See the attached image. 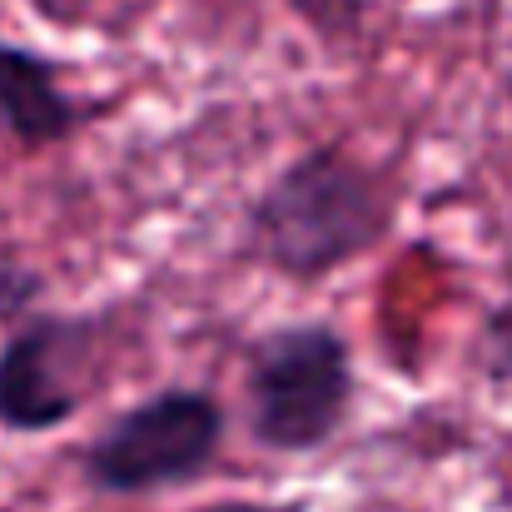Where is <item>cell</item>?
<instances>
[{"mask_svg": "<svg viewBox=\"0 0 512 512\" xmlns=\"http://www.w3.org/2000/svg\"><path fill=\"white\" fill-rule=\"evenodd\" d=\"M393 229V184L343 145H309L269 174L244 214L239 249L289 284H324Z\"/></svg>", "mask_w": 512, "mask_h": 512, "instance_id": "6da1fadb", "label": "cell"}, {"mask_svg": "<svg viewBox=\"0 0 512 512\" xmlns=\"http://www.w3.org/2000/svg\"><path fill=\"white\" fill-rule=\"evenodd\" d=\"M358 408V358L334 319H289L244 343V438L269 458L329 448Z\"/></svg>", "mask_w": 512, "mask_h": 512, "instance_id": "7a4b0ae2", "label": "cell"}, {"mask_svg": "<svg viewBox=\"0 0 512 512\" xmlns=\"http://www.w3.org/2000/svg\"><path fill=\"white\" fill-rule=\"evenodd\" d=\"M229 443V408L204 383H165L115 408L80 448L75 473L95 498H155L209 478Z\"/></svg>", "mask_w": 512, "mask_h": 512, "instance_id": "3957f363", "label": "cell"}, {"mask_svg": "<svg viewBox=\"0 0 512 512\" xmlns=\"http://www.w3.org/2000/svg\"><path fill=\"white\" fill-rule=\"evenodd\" d=\"M105 319L35 309L0 339V433L40 438L75 423L100 388Z\"/></svg>", "mask_w": 512, "mask_h": 512, "instance_id": "277c9868", "label": "cell"}, {"mask_svg": "<svg viewBox=\"0 0 512 512\" xmlns=\"http://www.w3.org/2000/svg\"><path fill=\"white\" fill-rule=\"evenodd\" d=\"M95 110L65 85V60L0 40V130L20 150H50L85 130Z\"/></svg>", "mask_w": 512, "mask_h": 512, "instance_id": "5b68a950", "label": "cell"}, {"mask_svg": "<svg viewBox=\"0 0 512 512\" xmlns=\"http://www.w3.org/2000/svg\"><path fill=\"white\" fill-rule=\"evenodd\" d=\"M50 294V279L35 259H25L15 244L0 239V334L15 329L20 319H30Z\"/></svg>", "mask_w": 512, "mask_h": 512, "instance_id": "8992f818", "label": "cell"}, {"mask_svg": "<svg viewBox=\"0 0 512 512\" xmlns=\"http://www.w3.org/2000/svg\"><path fill=\"white\" fill-rule=\"evenodd\" d=\"M478 368H483L488 383L512 388V284L508 294L488 309V319L478 329Z\"/></svg>", "mask_w": 512, "mask_h": 512, "instance_id": "52a82bcc", "label": "cell"}, {"mask_svg": "<svg viewBox=\"0 0 512 512\" xmlns=\"http://www.w3.org/2000/svg\"><path fill=\"white\" fill-rule=\"evenodd\" d=\"M194 512H314V498H289V503H259V498H219Z\"/></svg>", "mask_w": 512, "mask_h": 512, "instance_id": "ba28073f", "label": "cell"}, {"mask_svg": "<svg viewBox=\"0 0 512 512\" xmlns=\"http://www.w3.org/2000/svg\"><path fill=\"white\" fill-rule=\"evenodd\" d=\"M508 503H512V458H508Z\"/></svg>", "mask_w": 512, "mask_h": 512, "instance_id": "9c48e42d", "label": "cell"}, {"mask_svg": "<svg viewBox=\"0 0 512 512\" xmlns=\"http://www.w3.org/2000/svg\"><path fill=\"white\" fill-rule=\"evenodd\" d=\"M0 512H15V508H5V503H0Z\"/></svg>", "mask_w": 512, "mask_h": 512, "instance_id": "30bf717a", "label": "cell"}]
</instances>
